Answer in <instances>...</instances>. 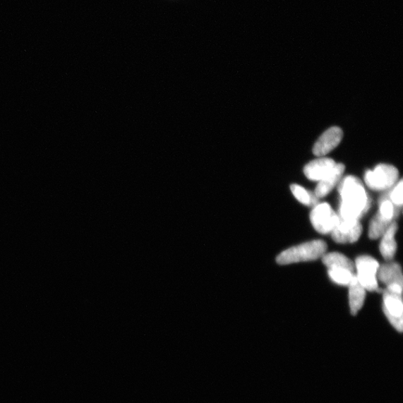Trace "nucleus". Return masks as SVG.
<instances>
[{"instance_id":"7ed1b4c3","label":"nucleus","mask_w":403,"mask_h":403,"mask_svg":"<svg viewBox=\"0 0 403 403\" xmlns=\"http://www.w3.org/2000/svg\"><path fill=\"white\" fill-rule=\"evenodd\" d=\"M399 178L397 169L389 164L377 165L373 171H368L365 175L367 186L374 191H385L391 188Z\"/></svg>"},{"instance_id":"ddd939ff","label":"nucleus","mask_w":403,"mask_h":403,"mask_svg":"<svg viewBox=\"0 0 403 403\" xmlns=\"http://www.w3.org/2000/svg\"><path fill=\"white\" fill-rule=\"evenodd\" d=\"M366 291L359 283L356 275L349 284V301L351 314L356 315L365 303Z\"/></svg>"},{"instance_id":"6ab92c4d","label":"nucleus","mask_w":403,"mask_h":403,"mask_svg":"<svg viewBox=\"0 0 403 403\" xmlns=\"http://www.w3.org/2000/svg\"><path fill=\"white\" fill-rule=\"evenodd\" d=\"M403 183L402 180L399 181L395 188L390 193V200L394 204L397 210H400L402 206L403 199H402V187Z\"/></svg>"},{"instance_id":"f03ea898","label":"nucleus","mask_w":403,"mask_h":403,"mask_svg":"<svg viewBox=\"0 0 403 403\" xmlns=\"http://www.w3.org/2000/svg\"><path fill=\"white\" fill-rule=\"evenodd\" d=\"M327 251L326 242L321 240L311 241L284 251L277 258V263L286 265L315 261L326 254Z\"/></svg>"},{"instance_id":"f3484780","label":"nucleus","mask_w":403,"mask_h":403,"mask_svg":"<svg viewBox=\"0 0 403 403\" xmlns=\"http://www.w3.org/2000/svg\"><path fill=\"white\" fill-rule=\"evenodd\" d=\"M291 190L294 196L302 204L313 207L318 204V198L315 196V194L306 191L304 188L298 185H292Z\"/></svg>"},{"instance_id":"dca6fc26","label":"nucleus","mask_w":403,"mask_h":403,"mask_svg":"<svg viewBox=\"0 0 403 403\" xmlns=\"http://www.w3.org/2000/svg\"><path fill=\"white\" fill-rule=\"evenodd\" d=\"M328 275L336 284L349 286L355 277L354 272L342 267H330Z\"/></svg>"},{"instance_id":"9b49d317","label":"nucleus","mask_w":403,"mask_h":403,"mask_svg":"<svg viewBox=\"0 0 403 403\" xmlns=\"http://www.w3.org/2000/svg\"><path fill=\"white\" fill-rule=\"evenodd\" d=\"M377 278L387 287L397 284L402 287L403 277L402 268L397 263H388L380 266L377 271Z\"/></svg>"},{"instance_id":"20e7f679","label":"nucleus","mask_w":403,"mask_h":403,"mask_svg":"<svg viewBox=\"0 0 403 403\" xmlns=\"http://www.w3.org/2000/svg\"><path fill=\"white\" fill-rule=\"evenodd\" d=\"M379 267V263L371 256L361 255L356 258L357 275L356 277L366 291H380L381 289H379L378 282H377V271Z\"/></svg>"},{"instance_id":"f8f14e48","label":"nucleus","mask_w":403,"mask_h":403,"mask_svg":"<svg viewBox=\"0 0 403 403\" xmlns=\"http://www.w3.org/2000/svg\"><path fill=\"white\" fill-rule=\"evenodd\" d=\"M397 224L396 221H395L382 236L380 250L386 261H392L396 254L397 246L395 240V234L397 231Z\"/></svg>"},{"instance_id":"6e6552de","label":"nucleus","mask_w":403,"mask_h":403,"mask_svg":"<svg viewBox=\"0 0 403 403\" xmlns=\"http://www.w3.org/2000/svg\"><path fill=\"white\" fill-rule=\"evenodd\" d=\"M343 138V131L339 127L330 128L315 143L313 153L320 157L332 151L339 145Z\"/></svg>"},{"instance_id":"a211bd4d","label":"nucleus","mask_w":403,"mask_h":403,"mask_svg":"<svg viewBox=\"0 0 403 403\" xmlns=\"http://www.w3.org/2000/svg\"><path fill=\"white\" fill-rule=\"evenodd\" d=\"M380 210L378 213L385 219L395 221L397 218L400 210H397L390 199L384 198L380 200Z\"/></svg>"},{"instance_id":"423d86ee","label":"nucleus","mask_w":403,"mask_h":403,"mask_svg":"<svg viewBox=\"0 0 403 403\" xmlns=\"http://www.w3.org/2000/svg\"><path fill=\"white\" fill-rule=\"evenodd\" d=\"M384 313L392 326L399 332L403 327V305L402 294L387 289L383 291Z\"/></svg>"},{"instance_id":"4468645a","label":"nucleus","mask_w":403,"mask_h":403,"mask_svg":"<svg viewBox=\"0 0 403 403\" xmlns=\"http://www.w3.org/2000/svg\"><path fill=\"white\" fill-rule=\"evenodd\" d=\"M323 263L328 268L342 267L354 272L355 265L349 258L339 253H330L322 257Z\"/></svg>"},{"instance_id":"9d476101","label":"nucleus","mask_w":403,"mask_h":403,"mask_svg":"<svg viewBox=\"0 0 403 403\" xmlns=\"http://www.w3.org/2000/svg\"><path fill=\"white\" fill-rule=\"evenodd\" d=\"M345 166L343 164H336L332 172L319 181L315 194L319 198L326 197L336 186L344 172Z\"/></svg>"},{"instance_id":"f257e3e1","label":"nucleus","mask_w":403,"mask_h":403,"mask_svg":"<svg viewBox=\"0 0 403 403\" xmlns=\"http://www.w3.org/2000/svg\"><path fill=\"white\" fill-rule=\"evenodd\" d=\"M341 203L339 217L344 219H358L368 212L371 200L361 184L355 176L345 177L339 188Z\"/></svg>"},{"instance_id":"0eeeda50","label":"nucleus","mask_w":403,"mask_h":403,"mask_svg":"<svg viewBox=\"0 0 403 403\" xmlns=\"http://www.w3.org/2000/svg\"><path fill=\"white\" fill-rule=\"evenodd\" d=\"M332 238L337 243L356 242L362 233V226L358 219H344L339 217V223L332 230Z\"/></svg>"},{"instance_id":"39448f33","label":"nucleus","mask_w":403,"mask_h":403,"mask_svg":"<svg viewBox=\"0 0 403 403\" xmlns=\"http://www.w3.org/2000/svg\"><path fill=\"white\" fill-rule=\"evenodd\" d=\"M310 220L317 231L326 235L339 223V217L328 203H323L315 206L311 212Z\"/></svg>"},{"instance_id":"2eb2a0df","label":"nucleus","mask_w":403,"mask_h":403,"mask_svg":"<svg viewBox=\"0 0 403 403\" xmlns=\"http://www.w3.org/2000/svg\"><path fill=\"white\" fill-rule=\"evenodd\" d=\"M393 222L395 221L386 219L377 212L371 221L368 232L369 238L372 240L381 238Z\"/></svg>"},{"instance_id":"1a4fd4ad","label":"nucleus","mask_w":403,"mask_h":403,"mask_svg":"<svg viewBox=\"0 0 403 403\" xmlns=\"http://www.w3.org/2000/svg\"><path fill=\"white\" fill-rule=\"evenodd\" d=\"M335 164L332 159H318L306 165L304 174L308 179L320 181L332 172Z\"/></svg>"}]
</instances>
